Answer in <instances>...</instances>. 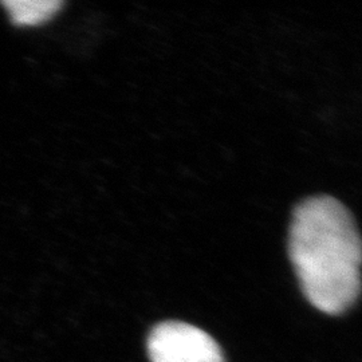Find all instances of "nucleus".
<instances>
[{"instance_id":"obj_2","label":"nucleus","mask_w":362,"mask_h":362,"mask_svg":"<svg viewBox=\"0 0 362 362\" xmlns=\"http://www.w3.org/2000/svg\"><path fill=\"white\" fill-rule=\"evenodd\" d=\"M152 362H224L218 342L192 325L168 321L157 325L148 337Z\"/></svg>"},{"instance_id":"obj_1","label":"nucleus","mask_w":362,"mask_h":362,"mask_svg":"<svg viewBox=\"0 0 362 362\" xmlns=\"http://www.w3.org/2000/svg\"><path fill=\"white\" fill-rule=\"evenodd\" d=\"M288 254L305 297L318 310L337 315L357 300L362 287V239L349 211L329 196L298 206Z\"/></svg>"},{"instance_id":"obj_3","label":"nucleus","mask_w":362,"mask_h":362,"mask_svg":"<svg viewBox=\"0 0 362 362\" xmlns=\"http://www.w3.org/2000/svg\"><path fill=\"white\" fill-rule=\"evenodd\" d=\"M16 26H38L50 21L62 7L57 0H7L1 1Z\"/></svg>"}]
</instances>
